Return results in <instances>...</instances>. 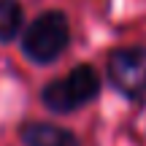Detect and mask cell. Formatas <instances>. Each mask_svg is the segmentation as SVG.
Masks as SVG:
<instances>
[{
	"label": "cell",
	"mask_w": 146,
	"mask_h": 146,
	"mask_svg": "<svg viewBox=\"0 0 146 146\" xmlns=\"http://www.w3.org/2000/svg\"><path fill=\"white\" fill-rule=\"evenodd\" d=\"M19 141L25 146H81L76 133L52 122H25L19 127Z\"/></svg>",
	"instance_id": "obj_4"
},
{
	"label": "cell",
	"mask_w": 146,
	"mask_h": 146,
	"mask_svg": "<svg viewBox=\"0 0 146 146\" xmlns=\"http://www.w3.org/2000/svg\"><path fill=\"white\" fill-rule=\"evenodd\" d=\"M100 89H103V78L95 70V65L81 62L70 68L65 76L49 81L41 89V103L52 114H73V111L89 106L92 100H98Z\"/></svg>",
	"instance_id": "obj_2"
},
{
	"label": "cell",
	"mask_w": 146,
	"mask_h": 146,
	"mask_svg": "<svg viewBox=\"0 0 146 146\" xmlns=\"http://www.w3.org/2000/svg\"><path fill=\"white\" fill-rule=\"evenodd\" d=\"M22 54L35 65H52L70 46V19L65 11H41L22 30Z\"/></svg>",
	"instance_id": "obj_1"
},
{
	"label": "cell",
	"mask_w": 146,
	"mask_h": 146,
	"mask_svg": "<svg viewBox=\"0 0 146 146\" xmlns=\"http://www.w3.org/2000/svg\"><path fill=\"white\" fill-rule=\"evenodd\" d=\"M108 81L130 103H146V46H116L106 57Z\"/></svg>",
	"instance_id": "obj_3"
},
{
	"label": "cell",
	"mask_w": 146,
	"mask_h": 146,
	"mask_svg": "<svg viewBox=\"0 0 146 146\" xmlns=\"http://www.w3.org/2000/svg\"><path fill=\"white\" fill-rule=\"evenodd\" d=\"M25 30V8L19 0H0V43H11Z\"/></svg>",
	"instance_id": "obj_5"
}]
</instances>
